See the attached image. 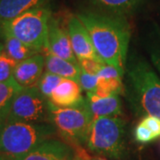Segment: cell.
<instances>
[{"instance_id":"8fae6325","label":"cell","mask_w":160,"mask_h":160,"mask_svg":"<svg viewBox=\"0 0 160 160\" xmlns=\"http://www.w3.org/2000/svg\"><path fill=\"white\" fill-rule=\"evenodd\" d=\"M46 67V58L44 53H38L21 62H18L13 78L22 88L38 86Z\"/></svg>"},{"instance_id":"484cf974","label":"cell","mask_w":160,"mask_h":160,"mask_svg":"<svg viewBox=\"0 0 160 160\" xmlns=\"http://www.w3.org/2000/svg\"><path fill=\"white\" fill-rule=\"evenodd\" d=\"M141 122L153 132L156 138L160 137V120L158 118L152 116H144Z\"/></svg>"},{"instance_id":"ac0fdd59","label":"cell","mask_w":160,"mask_h":160,"mask_svg":"<svg viewBox=\"0 0 160 160\" xmlns=\"http://www.w3.org/2000/svg\"><path fill=\"white\" fill-rule=\"evenodd\" d=\"M22 89V87L19 86L14 79L0 83V122L7 118L12 102Z\"/></svg>"},{"instance_id":"3957f363","label":"cell","mask_w":160,"mask_h":160,"mask_svg":"<svg viewBox=\"0 0 160 160\" xmlns=\"http://www.w3.org/2000/svg\"><path fill=\"white\" fill-rule=\"evenodd\" d=\"M57 131L51 123H28L6 119L0 122V155L17 157L34 149Z\"/></svg>"},{"instance_id":"f1b7e54d","label":"cell","mask_w":160,"mask_h":160,"mask_svg":"<svg viewBox=\"0 0 160 160\" xmlns=\"http://www.w3.org/2000/svg\"><path fill=\"white\" fill-rule=\"evenodd\" d=\"M0 160H11L10 158L6 157V156H3V155H0Z\"/></svg>"},{"instance_id":"4316f807","label":"cell","mask_w":160,"mask_h":160,"mask_svg":"<svg viewBox=\"0 0 160 160\" xmlns=\"http://www.w3.org/2000/svg\"><path fill=\"white\" fill-rule=\"evenodd\" d=\"M98 78H123L124 74L120 72L119 69H118L114 66L105 64L101 69V71L98 74Z\"/></svg>"},{"instance_id":"52a82bcc","label":"cell","mask_w":160,"mask_h":160,"mask_svg":"<svg viewBox=\"0 0 160 160\" xmlns=\"http://www.w3.org/2000/svg\"><path fill=\"white\" fill-rule=\"evenodd\" d=\"M6 119L36 124L50 123L49 101L37 86L22 88L14 99Z\"/></svg>"},{"instance_id":"e0dca14e","label":"cell","mask_w":160,"mask_h":160,"mask_svg":"<svg viewBox=\"0 0 160 160\" xmlns=\"http://www.w3.org/2000/svg\"><path fill=\"white\" fill-rule=\"evenodd\" d=\"M92 3L111 14L125 16L134 12L143 0H90Z\"/></svg>"},{"instance_id":"d6986e66","label":"cell","mask_w":160,"mask_h":160,"mask_svg":"<svg viewBox=\"0 0 160 160\" xmlns=\"http://www.w3.org/2000/svg\"><path fill=\"white\" fill-rule=\"evenodd\" d=\"M122 79L120 78H98L95 93L100 97L122 94L125 91Z\"/></svg>"},{"instance_id":"cb8c5ba5","label":"cell","mask_w":160,"mask_h":160,"mask_svg":"<svg viewBox=\"0 0 160 160\" xmlns=\"http://www.w3.org/2000/svg\"><path fill=\"white\" fill-rule=\"evenodd\" d=\"M78 64L80 68L84 69L85 71L92 75L98 76L99 72L102 67L105 65L101 59H95V58H86V59H81L78 60Z\"/></svg>"},{"instance_id":"9a60e30c","label":"cell","mask_w":160,"mask_h":160,"mask_svg":"<svg viewBox=\"0 0 160 160\" xmlns=\"http://www.w3.org/2000/svg\"><path fill=\"white\" fill-rule=\"evenodd\" d=\"M50 0H0V24L9 22L23 12L45 6Z\"/></svg>"},{"instance_id":"5b68a950","label":"cell","mask_w":160,"mask_h":160,"mask_svg":"<svg viewBox=\"0 0 160 160\" xmlns=\"http://www.w3.org/2000/svg\"><path fill=\"white\" fill-rule=\"evenodd\" d=\"M92 121L86 98L79 104L69 108H59L49 102V122L74 149L86 145Z\"/></svg>"},{"instance_id":"277c9868","label":"cell","mask_w":160,"mask_h":160,"mask_svg":"<svg viewBox=\"0 0 160 160\" xmlns=\"http://www.w3.org/2000/svg\"><path fill=\"white\" fill-rule=\"evenodd\" d=\"M126 122L120 117L99 118L92 121L87 135L88 150L113 160L126 155Z\"/></svg>"},{"instance_id":"7402d4cb","label":"cell","mask_w":160,"mask_h":160,"mask_svg":"<svg viewBox=\"0 0 160 160\" xmlns=\"http://www.w3.org/2000/svg\"><path fill=\"white\" fill-rule=\"evenodd\" d=\"M97 82L98 76L90 74L80 68L78 84L83 91H85L86 92H95L97 87Z\"/></svg>"},{"instance_id":"2e32d148","label":"cell","mask_w":160,"mask_h":160,"mask_svg":"<svg viewBox=\"0 0 160 160\" xmlns=\"http://www.w3.org/2000/svg\"><path fill=\"white\" fill-rule=\"evenodd\" d=\"M4 46L6 53L17 63L38 53H43L38 49L29 46L8 34H4Z\"/></svg>"},{"instance_id":"30bf717a","label":"cell","mask_w":160,"mask_h":160,"mask_svg":"<svg viewBox=\"0 0 160 160\" xmlns=\"http://www.w3.org/2000/svg\"><path fill=\"white\" fill-rule=\"evenodd\" d=\"M67 29L72 49L78 61L86 58L100 59L87 29L77 15H71L69 18Z\"/></svg>"},{"instance_id":"603a6c76","label":"cell","mask_w":160,"mask_h":160,"mask_svg":"<svg viewBox=\"0 0 160 160\" xmlns=\"http://www.w3.org/2000/svg\"><path fill=\"white\" fill-rule=\"evenodd\" d=\"M148 52L153 68L160 74V36H157L149 42Z\"/></svg>"},{"instance_id":"6da1fadb","label":"cell","mask_w":160,"mask_h":160,"mask_svg":"<svg viewBox=\"0 0 160 160\" xmlns=\"http://www.w3.org/2000/svg\"><path fill=\"white\" fill-rule=\"evenodd\" d=\"M91 37L99 58L126 73L131 27L125 16L83 12L77 14Z\"/></svg>"},{"instance_id":"4fadbf2b","label":"cell","mask_w":160,"mask_h":160,"mask_svg":"<svg viewBox=\"0 0 160 160\" xmlns=\"http://www.w3.org/2000/svg\"><path fill=\"white\" fill-rule=\"evenodd\" d=\"M86 100L93 120L106 117H121L123 114L119 95L100 97L95 92H86Z\"/></svg>"},{"instance_id":"8992f818","label":"cell","mask_w":160,"mask_h":160,"mask_svg":"<svg viewBox=\"0 0 160 160\" xmlns=\"http://www.w3.org/2000/svg\"><path fill=\"white\" fill-rule=\"evenodd\" d=\"M52 12L47 6H41L2 24L4 34L16 38L42 52L47 49L48 24Z\"/></svg>"},{"instance_id":"9c48e42d","label":"cell","mask_w":160,"mask_h":160,"mask_svg":"<svg viewBox=\"0 0 160 160\" xmlns=\"http://www.w3.org/2000/svg\"><path fill=\"white\" fill-rule=\"evenodd\" d=\"M46 50L71 62L78 63L72 49L68 29L63 27L59 19L52 16L48 24L47 49Z\"/></svg>"},{"instance_id":"7a4b0ae2","label":"cell","mask_w":160,"mask_h":160,"mask_svg":"<svg viewBox=\"0 0 160 160\" xmlns=\"http://www.w3.org/2000/svg\"><path fill=\"white\" fill-rule=\"evenodd\" d=\"M126 72L128 97L135 112L160 120V78L156 69L146 59L132 55Z\"/></svg>"},{"instance_id":"83f0119b","label":"cell","mask_w":160,"mask_h":160,"mask_svg":"<svg viewBox=\"0 0 160 160\" xmlns=\"http://www.w3.org/2000/svg\"><path fill=\"white\" fill-rule=\"evenodd\" d=\"M76 150V154H75L74 158H73V159L72 160H86L82 155L80 153L79 151H78L77 149H75Z\"/></svg>"},{"instance_id":"44dd1931","label":"cell","mask_w":160,"mask_h":160,"mask_svg":"<svg viewBox=\"0 0 160 160\" xmlns=\"http://www.w3.org/2000/svg\"><path fill=\"white\" fill-rule=\"evenodd\" d=\"M62 79V78L59 77L57 75L46 71L41 77L37 87L45 97L49 99L52 92L57 87Z\"/></svg>"},{"instance_id":"f546056e","label":"cell","mask_w":160,"mask_h":160,"mask_svg":"<svg viewBox=\"0 0 160 160\" xmlns=\"http://www.w3.org/2000/svg\"><path fill=\"white\" fill-rule=\"evenodd\" d=\"M0 38H4V31H3L2 24H0Z\"/></svg>"},{"instance_id":"d4e9b609","label":"cell","mask_w":160,"mask_h":160,"mask_svg":"<svg viewBox=\"0 0 160 160\" xmlns=\"http://www.w3.org/2000/svg\"><path fill=\"white\" fill-rule=\"evenodd\" d=\"M133 135H134L135 141L139 143H149L157 139L153 134V132L150 131L147 126H144L141 121L137 126H135Z\"/></svg>"},{"instance_id":"7c38bea8","label":"cell","mask_w":160,"mask_h":160,"mask_svg":"<svg viewBox=\"0 0 160 160\" xmlns=\"http://www.w3.org/2000/svg\"><path fill=\"white\" fill-rule=\"evenodd\" d=\"M84 99L82 88L77 81L62 78L52 92L48 101L59 108H69L79 104Z\"/></svg>"},{"instance_id":"ba28073f","label":"cell","mask_w":160,"mask_h":160,"mask_svg":"<svg viewBox=\"0 0 160 160\" xmlns=\"http://www.w3.org/2000/svg\"><path fill=\"white\" fill-rule=\"evenodd\" d=\"M75 154L76 150L70 144L65 141L51 138L27 153L10 158L11 160H72Z\"/></svg>"},{"instance_id":"ffe728a7","label":"cell","mask_w":160,"mask_h":160,"mask_svg":"<svg viewBox=\"0 0 160 160\" xmlns=\"http://www.w3.org/2000/svg\"><path fill=\"white\" fill-rule=\"evenodd\" d=\"M17 62L13 61L5 51L0 52V83L13 80L14 69Z\"/></svg>"},{"instance_id":"5bb4252c","label":"cell","mask_w":160,"mask_h":160,"mask_svg":"<svg viewBox=\"0 0 160 160\" xmlns=\"http://www.w3.org/2000/svg\"><path fill=\"white\" fill-rule=\"evenodd\" d=\"M43 53L46 58V71L57 75L62 78L72 79L78 83L80 74V66L78 63L71 62L56 56L48 50H45Z\"/></svg>"},{"instance_id":"4dcf8cb0","label":"cell","mask_w":160,"mask_h":160,"mask_svg":"<svg viewBox=\"0 0 160 160\" xmlns=\"http://www.w3.org/2000/svg\"><path fill=\"white\" fill-rule=\"evenodd\" d=\"M5 49V46H4V43H1L0 42V52L3 51Z\"/></svg>"}]
</instances>
